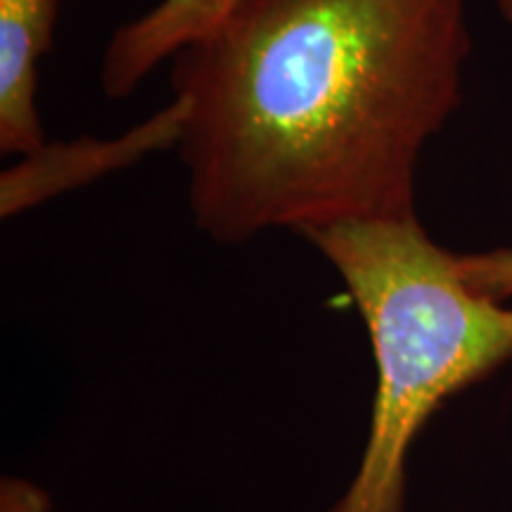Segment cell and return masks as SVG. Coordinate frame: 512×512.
Here are the masks:
<instances>
[{
  "mask_svg": "<svg viewBox=\"0 0 512 512\" xmlns=\"http://www.w3.org/2000/svg\"><path fill=\"white\" fill-rule=\"evenodd\" d=\"M347 285L375 358L370 432L332 512H403L408 453L444 403L512 363V309L475 290L418 216L299 233Z\"/></svg>",
  "mask_w": 512,
  "mask_h": 512,
  "instance_id": "7a4b0ae2",
  "label": "cell"
},
{
  "mask_svg": "<svg viewBox=\"0 0 512 512\" xmlns=\"http://www.w3.org/2000/svg\"><path fill=\"white\" fill-rule=\"evenodd\" d=\"M0 512H50V496L29 479L5 477L0 482Z\"/></svg>",
  "mask_w": 512,
  "mask_h": 512,
  "instance_id": "52a82bcc",
  "label": "cell"
},
{
  "mask_svg": "<svg viewBox=\"0 0 512 512\" xmlns=\"http://www.w3.org/2000/svg\"><path fill=\"white\" fill-rule=\"evenodd\" d=\"M496 8L501 12V17L512 27V0H496Z\"/></svg>",
  "mask_w": 512,
  "mask_h": 512,
  "instance_id": "ba28073f",
  "label": "cell"
},
{
  "mask_svg": "<svg viewBox=\"0 0 512 512\" xmlns=\"http://www.w3.org/2000/svg\"><path fill=\"white\" fill-rule=\"evenodd\" d=\"M240 0H159L152 10L114 31L100 83L107 98H128L159 64L207 36Z\"/></svg>",
  "mask_w": 512,
  "mask_h": 512,
  "instance_id": "5b68a950",
  "label": "cell"
},
{
  "mask_svg": "<svg viewBox=\"0 0 512 512\" xmlns=\"http://www.w3.org/2000/svg\"><path fill=\"white\" fill-rule=\"evenodd\" d=\"M458 256L463 275L475 290L489 294L498 302L512 297V249H491V252Z\"/></svg>",
  "mask_w": 512,
  "mask_h": 512,
  "instance_id": "8992f818",
  "label": "cell"
},
{
  "mask_svg": "<svg viewBox=\"0 0 512 512\" xmlns=\"http://www.w3.org/2000/svg\"><path fill=\"white\" fill-rule=\"evenodd\" d=\"M470 0H240L174 57L197 228L415 214L420 155L463 102Z\"/></svg>",
  "mask_w": 512,
  "mask_h": 512,
  "instance_id": "6da1fadb",
  "label": "cell"
},
{
  "mask_svg": "<svg viewBox=\"0 0 512 512\" xmlns=\"http://www.w3.org/2000/svg\"><path fill=\"white\" fill-rule=\"evenodd\" d=\"M181 128L183 107L171 98L164 110L119 138H81L74 143L41 145L29 155H22L15 166L5 169L0 176V214L3 219L17 216L62 192L126 169L150 152L176 147Z\"/></svg>",
  "mask_w": 512,
  "mask_h": 512,
  "instance_id": "3957f363",
  "label": "cell"
},
{
  "mask_svg": "<svg viewBox=\"0 0 512 512\" xmlns=\"http://www.w3.org/2000/svg\"><path fill=\"white\" fill-rule=\"evenodd\" d=\"M60 0H0V150L29 155L46 145L38 119V64L53 43Z\"/></svg>",
  "mask_w": 512,
  "mask_h": 512,
  "instance_id": "277c9868",
  "label": "cell"
}]
</instances>
